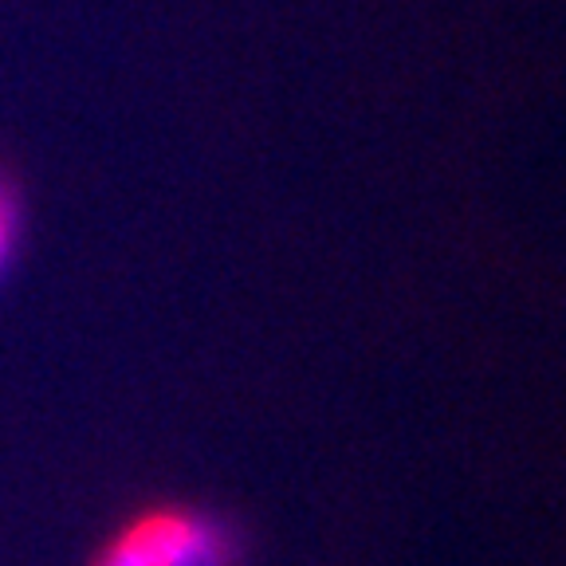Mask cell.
<instances>
[{
	"instance_id": "6da1fadb",
	"label": "cell",
	"mask_w": 566,
	"mask_h": 566,
	"mask_svg": "<svg viewBox=\"0 0 566 566\" xmlns=\"http://www.w3.org/2000/svg\"><path fill=\"white\" fill-rule=\"evenodd\" d=\"M80 566H256V539L232 507L150 495L126 507Z\"/></svg>"
},
{
	"instance_id": "7a4b0ae2",
	"label": "cell",
	"mask_w": 566,
	"mask_h": 566,
	"mask_svg": "<svg viewBox=\"0 0 566 566\" xmlns=\"http://www.w3.org/2000/svg\"><path fill=\"white\" fill-rule=\"evenodd\" d=\"M28 240V197L9 166H0V292L9 287Z\"/></svg>"
}]
</instances>
